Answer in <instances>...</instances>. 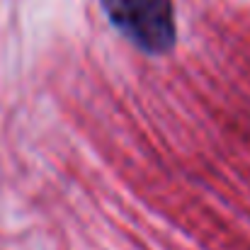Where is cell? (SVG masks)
<instances>
[{"label": "cell", "instance_id": "1", "mask_svg": "<svg viewBox=\"0 0 250 250\" xmlns=\"http://www.w3.org/2000/svg\"><path fill=\"white\" fill-rule=\"evenodd\" d=\"M109 22L141 51L166 54L175 46V15L170 0H100Z\"/></svg>", "mask_w": 250, "mask_h": 250}]
</instances>
